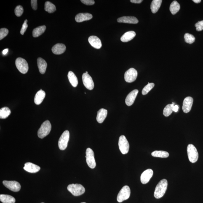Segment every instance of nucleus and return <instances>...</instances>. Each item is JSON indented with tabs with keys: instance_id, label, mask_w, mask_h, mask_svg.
I'll use <instances>...</instances> for the list:
<instances>
[{
	"instance_id": "nucleus-1",
	"label": "nucleus",
	"mask_w": 203,
	"mask_h": 203,
	"mask_svg": "<svg viewBox=\"0 0 203 203\" xmlns=\"http://www.w3.org/2000/svg\"><path fill=\"white\" fill-rule=\"evenodd\" d=\"M168 185L167 180L163 179L159 182L155 189L154 196L156 199H160L163 196L167 190Z\"/></svg>"
},
{
	"instance_id": "nucleus-2",
	"label": "nucleus",
	"mask_w": 203,
	"mask_h": 203,
	"mask_svg": "<svg viewBox=\"0 0 203 203\" xmlns=\"http://www.w3.org/2000/svg\"><path fill=\"white\" fill-rule=\"evenodd\" d=\"M52 126L50 121H46L41 124L38 131V136L40 138H44L50 133Z\"/></svg>"
},
{
	"instance_id": "nucleus-3",
	"label": "nucleus",
	"mask_w": 203,
	"mask_h": 203,
	"mask_svg": "<svg viewBox=\"0 0 203 203\" xmlns=\"http://www.w3.org/2000/svg\"><path fill=\"white\" fill-rule=\"evenodd\" d=\"M68 190L74 196H79L84 194L85 189L82 185L80 184H71L68 185Z\"/></svg>"
},
{
	"instance_id": "nucleus-4",
	"label": "nucleus",
	"mask_w": 203,
	"mask_h": 203,
	"mask_svg": "<svg viewBox=\"0 0 203 203\" xmlns=\"http://www.w3.org/2000/svg\"><path fill=\"white\" fill-rule=\"evenodd\" d=\"M187 152L190 162L195 163L198 161L199 154L197 149L194 145L192 144L188 145L187 148Z\"/></svg>"
},
{
	"instance_id": "nucleus-5",
	"label": "nucleus",
	"mask_w": 203,
	"mask_h": 203,
	"mask_svg": "<svg viewBox=\"0 0 203 203\" xmlns=\"http://www.w3.org/2000/svg\"><path fill=\"white\" fill-rule=\"evenodd\" d=\"M131 190L129 187L127 185L124 186L121 188V191L118 193L117 196V201L121 203L123 201L128 199L130 197Z\"/></svg>"
},
{
	"instance_id": "nucleus-6",
	"label": "nucleus",
	"mask_w": 203,
	"mask_h": 203,
	"mask_svg": "<svg viewBox=\"0 0 203 203\" xmlns=\"http://www.w3.org/2000/svg\"><path fill=\"white\" fill-rule=\"evenodd\" d=\"M70 133L68 131H65L62 134L58 141V147L61 150H65L68 146L69 140Z\"/></svg>"
},
{
	"instance_id": "nucleus-7",
	"label": "nucleus",
	"mask_w": 203,
	"mask_h": 203,
	"mask_svg": "<svg viewBox=\"0 0 203 203\" xmlns=\"http://www.w3.org/2000/svg\"><path fill=\"white\" fill-rule=\"evenodd\" d=\"M16 65L20 72L25 74L28 72L29 67L26 60L22 58H18L16 60Z\"/></svg>"
},
{
	"instance_id": "nucleus-8",
	"label": "nucleus",
	"mask_w": 203,
	"mask_h": 203,
	"mask_svg": "<svg viewBox=\"0 0 203 203\" xmlns=\"http://www.w3.org/2000/svg\"><path fill=\"white\" fill-rule=\"evenodd\" d=\"M86 157L89 167L91 169L95 168L96 166L95 155L93 151L91 148H88L86 150Z\"/></svg>"
},
{
	"instance_id": "nucleus-9",
	"label": "nucleus",
	"mask_w": 203,
	"mask_h": 203,
	"mask_svg": "<svg viewBox=\"0 0 203 203\" xmlns=\"http://www.w3.org/2000/svg\"><path fill=\"white\" fill-rule=\"evenodd\" d=\"M119 146L120 150L123 154H126L128 152L129 145L128 142L125 136H121L119 140Z\"/></svg>"
},
{
	"instance_id": "nucleus-10",
	"label": "nucleus",
	"mask_w": 203,
	"mask_h": 203,
	"mask_svg": "<svg viewBox=\"0 0 203 203\" xmlns=\"http://www.w3.org/2000/svg\"><path fill=\"white\" fill-rule=\"evenodd\" d=\"M137 75L138 73L137 70L135 68H130L124 73V79L127 82H132L136 79Z\"/></svg>"
},
{
	"instance_id": "nucleus-11",
	"label": "nucleus",
	"mask_w": 203,
	"mask_h": 203,
	"mask_svg": "<svg viewBox=\"0 0 203 203\" xmlns=\"http://www.w3.org/2000/svg\"><path fill=\"white\" fill-rule=\"evenodd\" d=\"M3 184L10 191L14 192H18L20 191L21 185L20 183L16 181H8L4 180Z\"/></svg>"
},
{
	"instance_id": "nucleus-12",
	"label": "nucleus",
	"mask_w": 203,
	"mask_h": 203,
	"mask_svg": "<svg viewBox=\"0 0 203 203\" xmlns=\"http://www.w3.org/2000/svg\"><path fill=\"white\" fill-rule=\"evenodd\" d=\"M82 82L85 87L89 90H92L94 89V84L92 78L88 74L86 73H83L82 76Z\"/></svg>"
},
{
	"instance_id": "nucleus-13",
	"label": "nucleus",
	"mask_w": 203,
	"mask_h": 203,
	"mask_svg": "<svg viewBox=\"0 0 203 203\" xmlns=\"http://www.w3.org/2000/svg\"><path fill=\"white\" fill-rule=\"evenodd\" d=\"M153 171L151 169H148L144 171L140 177L142 183L143 184L148 183L153 176Z\"/></svg>"
},
{
	"instance_id": "nucleus-14",
	"label": "nucleus",
	"mask_w": 203,
	"mask_h": 203,
	"mask_svg": "<svg viewBox=\"0 0 203 203\" xmlns=\"http://www.w3.org/2000/svg\"><path fill=\"white\" fill-rule=\"evenodd\" d=\"M193 99L191 97H187L184 99L182 107L184 112L187 113L191 111L193 105Z\"/></svg>"
},
{
	"instance_id": "nucleus-15",
	"label": "nucleus",
	"mask_w": 203,
	"mask_h": 203,
	"mask_svg": "<svg viewBox=\"0 0 203 203\" xmlns=\"http://www.w3.org/2000/svg\"><path fill=\"white\" fill-rule=\"evenodd\" d=\"M138 93V89L132 91L127 96L125 100V103L128 106H130L133 104Z\"/></svg>"
},
{
	"instance_id": "nucleus-16",
	"label": "nucleus",
	"mask_w": 203,
	"mask_h": 203,
	"mask_svg": "<svg viewBox=\"0 0 203 203\" xmlns=\"http://www.w3.org/2000/svg\"><path fill=\"white\" fill-rule=\"evenodd\" d=\"M89 42L91 45L95 49H100L102 44L100 40L97 36H91L89 38Z\"/></svg>"
},
{
	"instance_id": "nucleus-17",
	"label": "nucleus",
	"mask_w": 203,
	"mask_h": 203,
	"mask_svg": "<svg viewBox=\"0 0 203 203\" xmlns=\"http://www.w3.org/2000/svg\"><path fill=\"white\" fill-rule=\"evenodd\" d=\"M23 169L26 171L31 173L37 172L40 169L39 166L30 162L26 163Z\"/></svg>"
},
{
	"instance_id": "nucleus-18",
	"label": "nucleus",
	"mask_w": 203,
	"mask_h": 203,
	"mask_svg": "<svg viewBox=\"0 0 203 203\" xmlns=\"http://www.w3.org/2000/svg\"><path fill=\"white\" fill-rule=\"evenodd\" d=\"M117 22L119 23H124L130 24L138 23V20L135 17L133 16H124L117 19Z\"/></svg>"
},
{
	"instance_id": "nucleus-19",
	"label": "nucleus",
	"mask_w": 203,
	"mask_h": 203,
	"mask_svg": "<svg viewBox=\"0 0 203 203\" xmlns=\"http://www.w3.org/2000/svg\"><path fill=\"white\" fill-rule=\"evenodd\" d=\"M93 18L92 14L89 13H80L76 16V21L77 22H81L90 20Z\"/></svg>"
},
{
	"instance_id": "nucleus-20",
	"label": "nucleus",
	"mask_w": 203,
	"mask_h": 203,
	"mask_svg": "<svg viewBox=\"0 0 203 203\" xmlns=\"http://www.w3.org/2000/svg\"><path fill=\"white\" fill-rule=\"evenodd\" d=\"M66 46L62 44H58L55 45L52 49V52L56 55H60L65 52Z\"/></svg>"
},
{
	"instance_id": "nucleus-21",
	"label": "nucleus",
	"mask_w": 203,
	"mask_h": 203,
	"mask_svg": "<svg viewBox=\"0 0 203 203\" xmlns=\"http://www.w3.org/2000/svg\"><path fill=\"white\" fill-rule=\"evenodd\" d=\"M108 111L104 108L100 109L97 112L96 120L97 122L100 124L103 122L107 115Z\"/></svg>"
},
{
	"instance_id": "nucleus-22",
	"label": "nucleus",
	"mask_w": 203,
	"mask_h": 203,
	"mask_svg": "<svg viewBox=\"0 0 203 203\" xmlns=\"http://www.w3.org/2000/svg\"><path fill=\"white\" fill-rule=\"evenodd\" d=\"M37 65L40 72L44 74L45 73L47 67V64L45 60L41 58H38L37 60Z\"/></svg>"
},
{
	"instance_id": "nucleus-23",
	"label": "nucleus",
	"mask_w": 203,
	"mask_h": 203,
	"mask_svg": "<svg viewBox=\"0 0 203 203\" xmlns=\"http://www.w3.org/2000/svg\"><path fill=\"white\" fill-rule=\"evenodd\" d=\"M46 93L44 91L41 89L37 93L34 97V102L36 105H39L42 103L45 97Z\"/></svg>"
},
{
	"instance_id": "nucleus-24",
	"label": "nucleus",
	"mask_w": 203,
	"mask_h": 203,
	"mask_svg": "<svg viewBox=\"0 0 203 203\" xmlns=\"http://www.w3.org/2000/svg\"><path fill=\"white\" fill-rule=\"evenodd\" d=\"M135 36L136 33L134 31L127 32L121 36V41L123 42H127L133 39Z\"/></svg>"
},
{
	"instance_id": "nucleus-25",
	"label": "nucleus",
	"mask_w": 203,
	"mask_h": 203,
	"mask_svg": "<svg viewBox=\"0 0 203 203\" xmlns=\"http://www.w3.org/2000/svg\"><path fill=\"white\" fill-rule=\"evenodd\" d=\"M162 0H153L151 3V9L153 13H156L159 10L162 4Z\"/></svg>"
},
{
	"instance_id": "nucleus-26",
	"label": "nucleus",
	"mask_w": 203,
	"mask_h": 203,
	"mask_svg": "<svg viewBox=\"0 0 203 203\" xmlns=\"http://www.w3.org/2000/svg\"><path fill=\"white\" fill-rule=\"evenodd\" d=\"M68 78L70 84L73 87H76L78 84L77 78L72 71H69L68 73Z\"/></svg>"
},
{
	"instance_id": "nucleus-27",
	"label": "nucleus",
	"mask_w": 203,
	"mask_h": 203,
	"mask_svg": "<svg viewBox=\"0 0 203 203\" xmlns=\"http://www.w3.org/2000/svg\"><path fill=\"white\" fill-rule=\"evenodd\" d=\"M0 201L3 203H15L16 199L12 196L9 195H0Z\"/></svg>"
},
{
	"instance_id": "nucleus-28",
	"label": "nucleus",
	"mask_w": 203,
	"mask_h": 203,
	"mask_svg": "<svg viewBox=\"0 0 203 203\" xmlns=\"http://www.w3.org/2000/svg\"><path fill=\"white\" fill-rule=\"evenodd\" d=\"M46 29V26L45 25L41 26L35 28L33 32V37H37L41 36L44 33Z\"/></svg>"
},
{
	"instance_id": "nucleus-29",
	"label": "nucleus",
	"mask_w": 203,
	"mask_h": 203,
	"mask_svg": "<svg viewBox=\"0 0 203 203\" xmlns=\"http://www.w3.org/2000/svg\"><path fill=\"white\" fill-rule=\"evenodd\" d=\"M180 9V5L178 2L175 1L171 4L170 10L172 14L174 15L178 12Z\"/></svg>"
},
{
	"instance_id": "nucleus-30",
	"label": "nucleus",
	"mask_w": 203,
	"mask_h": 203,
	"mask_svg": "<svg viewBox=\"0 0 203 203\" xmlns=\"http://www.w3.org/2000/svg\"><path fill=\"white\" fill-rule=\"evenodd\" d=\"M153 157L166 158L169 157V153L167 152L163 151H156L151 153Z\"/></svg>"
},
{
	"instance_id": "nucleus-31",
	"label": "nucleus",
	"mask_w": 203,
	"mask_h": 203,
	"mask_svg": "<svg viewBox=\"0 0 203 203\" xmlns=\"http://www.w3.org/2000/svg\"><path fill=\"white\" fill-rule=\"evenodd\" d=\"M11 111L7 107H4L0 110V118L1 119H5L10 115Z\"/></svg>"
},
{
	"instance_id": "nucleus-32",
	"label": "nucleus",
	"mask_w": 203,
	"mask_h": 203,
	"mask_svg": "<svg viewBox=\"0 0 203 203\" xmlns=\"http://www.w3.org/2000/svg\"><path fill=\"white\" fill-rule=\"evenodd\" d=\"M44 9L46 12L49 13H52L56 10V8L55 6L52 3L50 2L47 1L45 3Z\"/></svg>"
},
{
	"instance_id": "nucleus-33",
	"label": "nucleus",
	"mask_w": 203,
	"mask_h": 203,
	"mask_svg": "<svg viewBox=\"0 0 203 203\" xmlns=\"http://www.w3.org/2000/svg\"><path fill=\"white\" fill-rule=\"evenodd\" d=\"M174 105H175V103L173 102L172 104H169L166 105L163 112V114L164 116L168 117L172 114V112L173 111V108Z\"/></svg>"
},
{
	"instance_id": "nucleus-34",
	"label": "nucleus",
	"mask_w": 203,
	"mask_h": 203,
	"mask_svg": "<svg viewBox=\"0 0 203 203\" xmlns=\"http://www.w3.org/2000/svg\"><path fill=\"white\" fill-rule=\"evenodd\" d=\"M154 83L149 82L148 84L145 86L142 90V95H147L154 87Z\"/></svg>"
},
{
	"instance_id": "nucleus-35",
	"label": "nucleus",
	"mask_w": 203,
	"mask_h": 203,
	"mask_svg": "<svg viewBox=\"0 0 203 203\" xmlns=\"http://www.w3.org/2000/svg\"><path fill=\"white\" fill-rule=\"evenodd\" d=\"M184 39L185 42L190 44H193L195 41L194 37L188 33H185L184 35Z\"/></svg>"
},
{
	"instance_id": "nucleus-36",
	"label": "nucleus",
	"mask_w": 203,
	"mask_h": 203,
	"mask_svg": "<svg viewBox=\"0 0 203 203\" xmlns=\"http://www.w3.org/2000/svg\"><path fill=\"white\" fill-rule=\"evenodd\" d=\"M14 12L16 15L17 17H20L22 15L23 12V7L21 5H18L16 6L14 10Z\"/></svg>"
},
{
	"instance_id": "nucleus-37",
	"label": "nucleus",
	"mask_w": 203,
	"mask_h": 203,
	"mask_svg": "<svg viewBox=\"0 0 203 203\" xmlns=\"http://www.w3.org/2000/svg\"><path fill=\"white\" fill-rule=\"evenodd\" d=\"M9 30L5 28H3L0 30V40H2L6 36H7L9 33Z\"/></svg>"
},
{
	"instance_id": "nucleus-38",
	"label": "nucleus",
	"mask_w": 203,
	"mask_h": 203,
	"mask_svg": "<svg viewBox=\"0 0 203 203\" xmlns=\"http://www.w3.org/2000/svg\"><path fill=\"white\" fill-rule=\"evenodd\" d=\"M195 26L196 27V31H202L203 30V20L197 22L195 25Z\"/></svg>"
},
{
	"instance_id": "nucleus-39",
	"label": "nucleus",
	"mask_w": 203,
	"mask_h": 203,
	"mask_svg": "<svg viewBox=\"0 0 203 203\" xmlns=\"http://www.w3.org/2000/svg\"><path fill=\"white\" fill-rule=\"evenodd\" d=\"M27 22H28V20L26 19V20H25L23 25H22V28L21 29L20 32L21 34L22 35H23L24 34L27 28H28V25L27 24Z\"/></svg>"
},
{
	"instance_id": "nucleus-40",
	"label": "nucleus",
	"mask_w": 203,
	"mask_h": 203,
	"mask_svg": "<svg viewBox=\"0 0 203 203\" xmlns=\"http://www.w3.org/2000/svg\"><path fill=\"white\" fill-rule=\"evenodd\" d=\"M81 1L83 4L87 5H93L95 3L93 0H81Z\"/></svg>"
},
{
	"instance_id": "nucleus-41",
	"label": "nucleus",
	"mask_w": 203,
	"mask_h": 203,
	"mask_svg": "<svg viewBox=\"0 0 203 203\" xmlns=\"http://www.w3.org/2000/svg\"><path fill=\"white\" fill-rule=\"evenodd\" d=\"M31 5L33 10H37V0H31Z\"/></svg>"
},
{
	"instance_id": "nucleus-42",
	"label": "nucleus",
	"mask_w": 203,
	"mask_h": 203,
	"mask_svg": "<svg viewBox=\"0 0 203 203\" xmlns=\"http://www.w3.org/2000/svg\"><path fill=\"white\" fill-rule=\"evenodd\" d=\"M131 2L135 3V4H140L143 2L142 0H131Z\"/></svg>"
},
{
	"instance_id": "nucleus-43",
	"label": "nucleus",
	"mask_w": 203,
	"mask_h": 203,
	"mask_svg": "<svg viewBox=\"0 0 203 203\" xmlns=\"http://www.w3.org/2000/svg\"><path fill=\"white\" fill-rule=\"evenodd\" d=\"M179 107L178 105H175L173 108V110L175 112H177L178 111Z\"/></svg>"
},
{
	"instance_id": "nucleus-44",
	"label": "nucleus",
	"mask_w": 203,
	"mask_h": 203,
	"mask_svg": "<svg viewBox=\"0 0 203 203\" xmlns=\"http://www.w3.org/2000/svg\"><path fill=\"white\" fill-rule=\"evenodd\" d=\"M8 51H9V49H4L2 51V54L3 55H6V54H7Z\"/></svg>"
},
{
	"instance_id": "nucleus-45",
	"label": "nucleus",
	"mask_w": 203,
	"mask_h": 203,
	"mask_svg": "<svg viewBox=\"0 0 203 203\" xmlns=\"http://www.w3.org/2000/svg\"><path fill=\"white\" fill-rule=\"evenodd\" d=\"M193 2H194L196 3V4H198V3H200L201 2V0H193Z\"/></svg>"
},
{
	"instance_id": "nucleus-46",
	"label": "nucleus",
	"mask_w": 203,
	"mask_h": 203,
	"mask_svg": "<svg viewBox=\"0 0 203 203\" xmlns=\"http://www.w3.org/2000/svg\"><path fill=\"white\" fill-rule=\"evenodd\" d=\"M86 73H88V72L86 71Z\"/></svg>"
},
{
	"instance_id": "nucleus-47",
	"label": "nucleus",
	"mask_w": 203,
	"mask_h": 203,
	"mask_svg": "<svg viewBox=\"0 0 203 203\" xmlns=\"http://www.w3.org/2000/svg\"><path fill=\"white\" fill-rule=\"evenodd\" d=\"M86 203V202H82V203Z\"/></svg>"
},
{
	"instance_id": "nucleus-48",
	"label": "nucleus",
	"mask_w": 203,
	"mask_h": 203,
	"mask_svg": "<svg viewBox=\"0 0 203 203\" xmlns=\"http://www.w3.org/2000/svg\"></svg>"
}]
</instances>
